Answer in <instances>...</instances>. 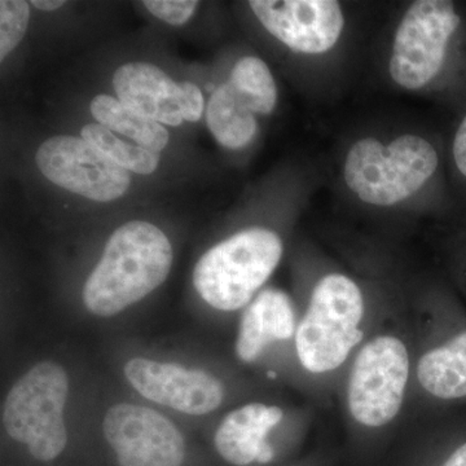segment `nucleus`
I'll use <instances>...</instances> for the list:
<instances>
[{
    "mask_svg": "<svg viewBox=\"0 0 466 466\" xmlns=\"http://www.w3.org/2000/svg\"><path fill=\"white\" fill-rule=\"evenodd\" d=\"M173 247L152 223L128 222L106 242L103 257L88 276L84 302L97 317H113L148 296L167 280Z\"/></svg>",
    "mask_w": 466,
    "mask_h": 466,
    "instance_id": "nucleus-1",
    "label": "nucleus"
},
{
    "mask_svg": "<svg viewBox=\"0 0 466 466\" xmlns=\"http://www.w3.org/2000/svg\"><path fill=\"white\" fill-rule=\"evenodd\" d=\"M440 156L424 137L403 135L389 146L373 137L349 150L345 182L360 200L391 207L419 192L437 171Z\"/></svg>",
    "mask_w": 466,
    "mask_h": 466,
    "instance_id": "nucleus-2",
    "label": "nucleus"
},
{
    "mask_svg": "<svg viewBox=\"0 0 466 466\" xmlns=\"http://www.w3.org/2000/svg\"><path fill=\"white\" fill-rule=\"evenodd\" d=\"M283 256V242L269 229H245L211 248L193 271L202 299L220 311L245 308Z\"/></svg>",
    "mask_w": 466,
    "mask_h": 466,
    "instance_id": "nucleus-3",
    "label": "nucleus"
},
{
    "mask_svg": "<svg viewBox=\"0 0 466 466\" xmlns=\"http://www.w3.org/2000/svg\"><path fill=\"white\" fill-rule=\"evenodd\" d=\"M363 296L346 276H325L312 291L296 334L297 354L309 372L325 373L342 366L363 339Z\"/></svg>",
    "mask_w": 466,
    "mask_h": 466,
    "instance_id": "nucleus-4",
    "label": "nucleus"
},
{
    "mask_svg": "<svg viewBox=\"0 0 466 466\" xmlns=\"http://www.w3.org/2000/svg\"><path fill=\"white\" fill-rule=\"evenodd\" d=\"M69 394L66 370L42 361L21 377L3 404L2 421L12 440L39 461L56 459L67 441L64 408Z\"/></svg>",
    "mask_w": 466,
    "mask_h": 466,
    "instance_id": "nucleus-5",
    "label": "nucleus"
},
{
    "mask_svg": "<svg viewBox=\"0 0 466 466\" xmlns=\"http://www.w3.org/2000/svg\"><path fill=\"white\" fill-rule=\"evenodd\" d=\"M462 15L449 0H419L401 18L390 58V76L407 90H419L440 75Z\"/></svg>",
    "mask_w": 466,
    "mask_h": 466,
    "instance_id": "nucleus-6",
    "label": "nucleus"
},
{
    "mask_svg": "<svg viewBox=\"0 0 466 466\" xmlns=\"http://www.w3.org/2000/svg\"><path fill=\"white\" fill-rule=\"evenodd\" d=\"M410 359L404 343L377 337L359 352L349 381V407L359 424L380 428L400 413Z\"/></svg>",
    "mask_w": 466,
    "mask_h": 466,
    "instance_id": "nucleus-7",
    "label": "nucleus"
},
{
    "mask_svg": "<svg viewBox=\"0 0 466 466\" xmlns=\"http://www.w3.org/2000/svg\"><path fill=\"white\" fill-rule=\"evenodd\" d=\"M35 159L48 180L90 200H116L130 187L127 170L79 137H51L39 147Z\"/></svg>",
    "mask_w": 466,
    "mask_h": 466,
    "instance_id": "nucleus-8",
    "label": "nucleus"
},
{
    "mask_svg": "<svg viewBox=\"0 0 466 466\" xmlns=\"http://www.w3.org/2000/svg\"><path fill=\"white\" fill-rule=\"evenodd\" d=\"M104 437L119 466H182L184 438L164 415L152 408L119 403L103 421Z\"/></svg>",
    "mask_w": 466,
    "mask_h": 466,
    "instance_id": "nucleus-9",
    "label": "nucleus"
},
{
    "mask_svg": "<svg viewBox=\"0 0 466 466\" xmlns=\"http://www.w3.org/2000/svg\"><path fill=\"white\" fill-rule=\"evenodd\" d=\"M249 5L275 38L302 54L329 51L345 26L341 5L334 0H253Z\"/></svg>",
    "mask_w": 466,
    "mask_h": 466,
    "instance_id": "nucleus-10",
    "label": "nucleus"
},
{
    "mask_svg": "<svg viewBox=\"0 0 466 466\" xmlns=\"http://www.w3.org/2000/svg\"><path fill=\"white\" fill-rule=\"evenodd\" d=\"M125 375L147 400L187 415L213 412L225 398V389L216 377L179 364L134 358L126 364Z\"/></svg>",
    "mask_w": 466,
    "mask_h": 466,
    "instance_id": "nucleus-11",
    "label": "nucleus"
},
{
    "mask_svg": "<svg viewBox=\"0 0 466 466\" xmlns=\"http://www.w3.org/2000/svg\"><path fill=\"white\" fill-rule=\"evenodd\" d=\"M113 87L118 100L131 112L170 126L182 124V90L152 64L130 63L116 69Z\"/></svg>",
    "mask_w": 466,
    "mask_h": 466,
    "instance_id": "nucleus-12",
    "label": "nucleus"
},
{
    "mask_svg": "<svg viewBox=\"0 0 466 466\" xmlns=\"http://www.w3.org/2000/svg\"><path fill=\"white\" fill-rule=\"evenodd\" d=\"M294 328L289 297L276 289L260 291L242 315L236 354L245 363H251L269 343L289 339Z\"/></svg>",
    "mask_w": 466,
    "mask_h": 466,
    "instance_id": "nucleus-13",
    "label": "nucleus"
},
{
    "mask_svg": "<svg viewBox=\"0 0 466 466\" xmlns=\"http://www.w3.org/2000/svg\"><path fill=\"white\" fill-rule=\"evenodd\" d=\"M283 410L250 403L232 410L218 428L214 444L229 464L245 466L258 460L266 437L283 420Z\"/></svg>",
    "mask_w": 466,
    "mask_h": 466,
    "instance_id": "nucleus-14",
    "label": "nucleus"
},
{
    "mask_svg": "<svg viewBox=\"0 0 466 466\" xmlns=\"http://www.w3.org/2000/svg\"><path fill=\"white\" fill-rule=\"evenodd\" d=\"M417 377L426 391L441 400L466 397V330L420 359Z\"/></svg>",
    "mask_w": 466,
    "mask_h": 466,
    "instance_id": "nucleus-15",
    "label": "nucleus"
},
{
    "mask_svg": "<svg viewBox=\"0 0 466 466\" xmlns=\"http://www.w3.org/2000/svg\"><path fill=\"white\" fill-rule=\"evenodd\" d=\"M254 115L229 82L218 87L208 101V128L226 148H242L253 140L258 127Z\"/></svg>",
    "mask_w": 466,
    "mask_h": 466,
    "instance_id": "nucleus-16",
    "label": "nucleus"
},
{
    "mask_svg": "<svg viewBox=\"0 0 466 466\" xmlns=\"http://www.w3.org/2000/svg\"><path fill=\"white\" fill-rule=\"evenodd\" d=\"M90 109L100 125L130 137L143 148L157 153L167 146L168 133L164 126L131 112L115 97L99 95L91 101Z\"/></svg>",
    "mask_w": 466,
    "mask_h": 466,
    "instance_id": "nucleus-17",
    "label": "nucleus"
},
{
    "mask_svg": "<svg viewBox=\"0 0 466 466\" xmlns=\"http://www.w3.org/2000/svg\"><path fill=\"white\" fill-rule=\"evenodd\" d=\"M229 84L247 101L249 108L258 115H269L278 103L274 76L265 61L248 56L238 61L231 73Z\"/></svg>",
    "mask_w": 466,
    "mask_h": 466,
    "instance_id": "nucleus-18",
    "label": "nucleus"
},
{
    "mask_svg": "<svg viewBox=\"0 0 466 466\" xmlns=\"http://www.w3.org/2000/svg\"><path fill=\"white\" fill-rule=\"evenodd\" d=\"M82 139L106 153L110 159L125 170L137 174H152L158 167V155L143 147L131 146L118 139L112 130L100 124L85 126Z\"/></svg>",
    "mask_w": 466,
    "mask_h": 466,
    "instance_id": "nucleus-19",
    "label": "nucleus"
},
{
    "mask_svg": "<svg viewBox=\"0 0 466 466\" xmlns=\"http://www.w3.org/2000/svg\"><path fill=\"white\" fill-rule=\"evenodd\" d=\"M29 3L23 0L0 2V58L5 60L25 35L29 24Z\"/></svg>",
    "mask_w": 466,
    "mask_h": 466,
    "instance_id": "nucleus-20",
    "label": "nucleus"
},
{
    "mask_svg": "<svg viewBox=\"0 0 466 466\" xmlns=\"http://www.w3.org/2000/svg\"><path fill=\"white\" fill-rule=\"evenodd\" d=\"M144 5L159 20L180 26L193 16L198 3L192 0H147Z\"/></svg>",
    "mask_w": 466,
    "mask_h": 466,
    "instance_id": "nucleus-21",
    "label": "nucleus"
},
{
    "mask_svg": "<svg viewBox=\"0 0 466 466\" xmlns=\"http://www.w3.org/2000/svg\"><path fill=\"white\" fill-rule=\"evenodd\" d=\"M182 90V100H180V109H182L183 119L189 122H198L204 112V96L200 88L192 82H183L180 84Z\"/></svg>",
    "mask_w": 466,
    "mask_h": 466,
    "instance_id": "nucleus-22",
    "label": "nucleus"
},
{
    "mask_svg": "<svg viewBox=\"0 0 466 466\" xmlns=\"http://www.w3.org/2000/svg\"><path fill=\"white\" fill-rule=\"evenodd\" d=\"M451 152H452L453 165H455L456 171L462 179L466 180V113L460 121L455 135H453Z\"/></svg>",
    "mask_w": 466,
    "mask_h": 466,
    "instance_id": "nucleus-23",
    "label": "nucleus"
},
{
    "mask_svg": "<svg viewBox=\"0 0 466 466\" xmlns=\"http://www.w3.org/2000/svg\"><path fill=\"white\" fill-rule=\"evenodd\" d=\"M441 466H466V443L459 447Z\"/></svg>",
    "mask_w": 466,
    "mask_h": 466,
    "instance_id": "nucleus-24",
    "label": "nucleus"
},
{
    "mask_svg": "<svg viewBox=\"0 0 466 466\" xmlns=\"http://www.w3.org/2000/svg\"><path fill=\"white\" fill-rule=\"evenodd\" d=\"M32 5L42 11L50 12L63 7L66 5V2L63 0H33Z\"/></svg>",
    "mask_w": 466,
    "mask_h": 466,
    "instance_id": "nucleus-25",
    "label": "nucleus"
},
{
    "mask_svg": "<svg viewBox=\"0 0 466 466\" xmlns=\"http://www.w3.org/2000/svg\"><path fill=\"white\" fill-rule=\"evenodd\" d=\"M268 377H271V379H275L276 373L275 372H268Z\"/></svg>",
    "mask_w": 466,
    "mask_h": 466,
    "instance_id": "nucleus-26",
    "label": "nucleus"
}]
</instances>
